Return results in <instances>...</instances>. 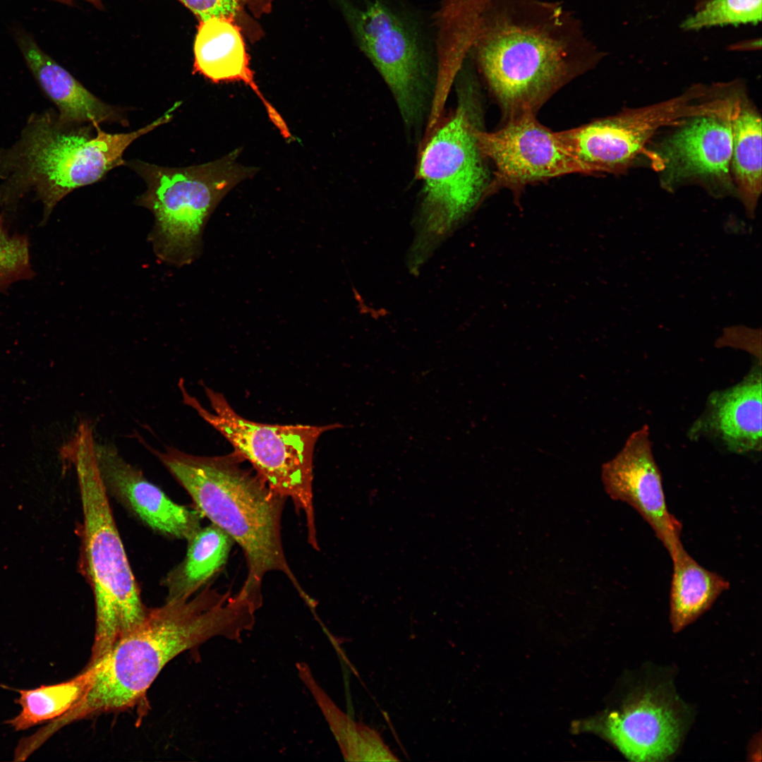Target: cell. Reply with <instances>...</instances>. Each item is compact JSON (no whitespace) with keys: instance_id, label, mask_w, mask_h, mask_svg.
<instances>
[{"instance_id":"6da1fadb","label":"cell","mask_w":762,"mask_h":762,"mask_svg":"<svg viewBox=\"0 0 762 762\" xmlns=\"http://www.w3.org/2000/svg\"><path fill=\"white\" fill-rule=\"evenodd\" d=\"M507 118L537 109L599 54L558 3L491 0L468 52Z\"/></svg>"},{"instance_id":"7a4b0ae2","label":"cell","mask_w":762,"mask_h":762,"mask_svg":"<svg viewBox=\"0 0 762 762\" xmlns=\"http://www.w3.org/2000/svg\"><path fill=\"white\" fill-rule=\"evenodd\" d=\"M254 624L248 603L209 584L187 600L166 601L148 609L136 628L89 664L96 666L91 686L75 705L50 722L51 729L57 732L77 720L133 706L176 655L214 636L238 641Z\"/></svg>"},{"instance_id":"3957f363","label":"cell","mask_w":762,"mask_h":762,"mask_svg":"<svg viewBox=\"0 0 762 762\" xmlns=\"http://www.w3.org/2000/svg\"><path fill=\"white\" fill-rule=\"evenodd\" d=\"M190 497L194 508L226 533L242 549L247 576L238 593L258 610L262 583L272 572L284 574L299 595L311 601L289 567L284 550L282 517L286 498L257 474L241 466L235 452L205 456L173 447H147Z\"/></svg>"},{"instance_id":"277c9868","label":"cell","mask_w":762,"mask_h":762,"mask_svg":"<svg viewBox=\"0 0 762 762\" xmlns=\"http://www.w3.org/2000/svg\"><path fill=\"white\" fill-rule=\"evenodd\" d=\"M181 104L175 102L150 124L123 133H106L91 124H65L52 112L33 114L19 140L0 153V205L11 207L32 190L42 204V222L46 223L66 195L125 165L126 148L170 121Z\"/></svg>"},{"instance_id":"5b68a950","label":"cell","mask_w":762,"mask_h":762,"mask_svg":"<svg viewBox=\"0 0 762 762\" xmlns=\"http://www.w3.org/2000/svg\"><path fill=\"white\" fill-rule=\"evenodd\" d=\"M92 426H78L60 454L73 464L80 490L83 524L80 566L94 596L95 634L90 664L136 628L148 608L128 562L99 476Z\"/></svg>"},{"instance_id":"8992f818","label":"cell","mask_w":762,"mask_h":762,"mask_svg":"<svg viewBox=\"0 0 762 762\" xmlns=\"http://www.w3.org/2000/svg\"><path fill=\"white\" fill-rule=\"evenodd\" d=\"M474 103L464 91L454 114L436 128L421 152L422 200L408 267L418 273L436 248L490 193L478 145Z\"/></svg>"},{"instance_id":"52a82bcc","label":"cell","mask_w":762,"mask_h":762,"mask_svg":"<svg viewBox=\"0 0 762 762\" xmlns=\"http://www.w3.org/2000/svg\"><path fill=\"white\" fill-rule=\"evenodd\" d=\"M238 155L236 149L217 160L186 167L126 162L147 184L135 204L154 214L150 238L159 260L181 267L198 257L203 229L218 203L256 171L238 163Z\"/></svg>"},{"instance_id":"ba28073f","label":"cell","mask_w":762,"mask_h":762,"mask_svg":"<svg viewBox=\"0 0 762 762\" xmlns=\"http://www.w3.org/2000/svg\"><path fill=\"white\" fill-rule=\"evenodd\" d=\"M183 401L193 408L231 445L243 461L276 493L290 498L306 519L308 542L319 550L313 492V460L315 445L325 433L343 428L335 423L324 425H270L240 416L224 396L205 387L212 411L191 396L180 380Z\"/></svg>"},{"instance_id":"9c48e42d","label":"cell","mask_w":762,"mask_h":762,"mask_svg":"<svg viewBox=\"0 0 762 762\" xmlns=\"http://www.w3.org/2000/svg\"><path fill=\"white\" fill-rule=\"evenodd\" d=\"M357 46L392 91L406 124L422 114L437 60L434 30L407 0H339Z\"/></svg>"},{"instance_id":"30bf717a","label":"cell","mask_w":762,"mask_h":762,"mask_svg":"<svg viewBox=\"0 0 762 762\" xmlns=\"http://www.w3.org/2000/svg\"><path fill=\"white\" fill-rule=\"evenodd\" d=\"M732 99L718 84L695 85L681 95L650 106L557 132L567 150L588 174L621 173L632 165L661 128L689 118L728 109Z\"/></svg>"},{"instance_id":"8fae6325","label":"cell","mask_w":762,"mask_h":762,"mask_svg":"<svg viewBox=\"0 0 762 762\" xmlns=\"http://www.w3.org/2000/svg\"><path fill=\"white\" fill-rule=\"evenodd\" d=\"M739 99L725 111L689 118L648 152L663 187L672 190L698 183L717 195L737 193L730 165L732 120Z\"/></svg>"},{"instance_id":"7c38bea8","label":"cell","mask_w":762,"mask_h":762,"mask_svg":"<svg viewBox=\"0 0 762 762\" xmlns=\"http://www.w3.org/2000/svg\"><path fill=\"white\" fill-rule=\"evenodd\" d=\"M688 721L683 702L665 685L643 686L621 706L585 722L634 761H663L677 751Z\"/></svg>"},{"instance_id":"4fadbf2b","label":"cell","mask_w":762,"mask_h":762,"mask_svg":"<svg viewBox=\"0 0 762 762\" xmlns=\"http://www.w3.org/2000/svg\"><path fill=\"white\" fill-rule=\"evenodd\" d=\"M478 145L485 158L495 167L490 192L498 187L519 189L527 184L587 170L567 150L557 132L542 125L536 114L507 118L494 132L480 129Z\"/></svg>"},{"instance_id":"5bb4252c","label":"cell","mask_w":762,"mask_h":762,"mask_svg":"<svg viewBox=\"0 0 762 762\" xmlns=\"http://www.w3.org/2000/svg\"><path fill=\"white\" fill-rule=\"evenodd\" d=\"M602 480L610 497L632 507L670 556L683 545L682 526L668 510L647 425L630 435L617 456L603 464Z\"/></svg>"},{"instance_id":"9a60e30c","label":"cell","mask_w":762,"mask_h":762,"mask_svg":"<svg viewBox=\"0 0 762 762\" xmlns=\"http://www.w3.org/2000/svg\"><path fill=\"white\" fill-rule=\"evenodd\" d=\"M95 452L107 494L143 524L164 536L186 540L201 528L202 516L195 508L171 500L126 461L114 446L96 442Z\"/></svg>"},{"instance_id":"2e32d148","label":"cell","mask_w":762,"mask_h":762,"mask_svg":"<svg viewBox=\"0 0 762 762\" xmlns=\"http://www.w3.org/2000/svg\"><path fill=\"white\" fill-rule=\"evenodd\" d=\"M13 37L30 73L58 109L57 117L65 124H91L119 121V109L99 99L60 66L23 28L13 30Z\"/></svg>"},{"instance_id":"e0dca14e","label":"cell","mask_w":762,"mask_h":762,"mask_svg":"<svg viewBox=\"0 0 762 762\" xmlns=\"http://www.w3.org/2000/svg\"><path fill=\"white\" fill-rule=\"evenodd\" d=\"M231 17L199 20L194 41L193 73L214 83L241 81L249 86L264 104L269 118L284 138H292L285 121L258 88L250 68L240 28Z\"/></svg>"},{"instance_id":"ac0fdd59","label":"cell","mask_w":762,"mask_h":762,"mask_svg":"<svg viewBox=\"0 0 762 762\" xmlns=\"http://www.w3.org/2000/svg\"><path fill=\"white\" fill-rule=\"evenodd\" d=\"M761 390L759 365L739 383L710 396L707 412L695 424V431L715 433L733 452H760Z\"/></svg>"},{"instance_id":"d6986e66","label":"cell","mask_w":762,"mask_h":762,"mask_svg":"<svg viewBox=\"0 0 762 762\" xmlns=\"http://www.w3.org/2000/svg\"><path fill=\"white\" fill-rule=\"evenodd\" d=\"M184 558L164 579L166 601H184L205 585L226 564L233 539L210 523L187 540Z\"/></svg>"},{"instance_id":"ffe728a7","label":"cell","mask_w":762,"mask_h":762,"mask_svg":"<svg viewBox=\"0 0 762 762\" xmlns=\"http://www.w3.org/2000/svg\"><path fill=\"white\" fill-rule=\"evenodd\" d=\"M670 557V617L673 631L679 632L706 612L730 582L699 564L683 545Z\"/></svg>"},{"instance_id":"44dd1931","label":"cell","mask_w":762,"mask_h":762,"mask_svg":"<svg viewBox=\"0 0 762 762\" xmlns=\"http://www.w3.org/2000/svg\"><path fill=\"white\" fill-rule=\"evenodd\" d=\"M731 176L746 212L754 214L761 193V119L742 93L732 120Z\"/></svg>"},{"instance_id":"7402d4cb","label":"cell","mask_w":762,"mask_h":762,"mask_svg":"<svg viewBox=\"0 0 762 762\" xmlns=\"http://www.w3.org/2000/svg\"><path fill=\"white\" fill-rule=\"evenodd\" d=\"M95 673L96 666L88 665L83 672L66 682L19 690L16 702L21 709L6 723L16 731H22L61 716L85 694Z\"/></svg>"},{"instance_id":"603a6c76","label":"cell","mask_w":762,"mask_h":762,"mask_svg":"<svg viewBox=\"0 0 762 762\" xmlns=\"http://www.w3.org/2000/svg\"><path fill=\"white\" fill-rule=\"evenodd\" d=\"M301 680L312 694L329 724L346 761H363L368 747L366 726L353 721L332 701L314 678L308 665H296Z\"/></svg>"},{"instance_id":"cb8c5ba5","label":"cell","mask_w":762,"mask_h":762,"mask_svg":"<svg viewBox=\"0 0 762 762\" xmlns=\"http://www.w3.org/2000/svg\"><path fill=\"white\" fill-rule=\"evenodd\" d=\"M762 0H708L685 19L681 27L696 30L714 25L757 24L761 20Z\"/></svg>"},{"instance_id":"d4e9b609","label":"cell","mask_w":762,"mask_h":762,"mask_svg":"<svg viewBox=\"0 0 762 762\" xmlns=\"http://www.w3.org/2000/svg\"><path fill=\"white\" fill-rule=\"evenodd\" d=\"M33 277L28 237L16 233L11 235L0 214V293L16 282Z\"/></svg>"},{"instance_id":"484cf974","label":"cell","mask_w":762,"mask_h":762,"mask_svg":"<svg viewBox=\"0 0 762 762\" xmlns=\"http://www.w3.org/2000/svg\"><path fill=\"white\" fill-rule=\"evenodd\" d=\"M198 19L212 17L234 18L240 9L241 0H178Z\"/></svg>"},{"instance_id":"4316f807","label":"cell","mask_w":762,"mask_h":762,"mask_svg":"<svg viewBox=\"0 0 762 762\" xmlns=\"http://www.w3.org/2000/svg\"><path fill=\"white\" fill-rule=\"evenodd\" d=\"M55 1H59L60 3H62V4H73V1L75 0H55ZM83 1H87L88 3L92 4L93 6H96L97 8H101L102 7V0H83Z\"/></svg>"}]
</instances>
